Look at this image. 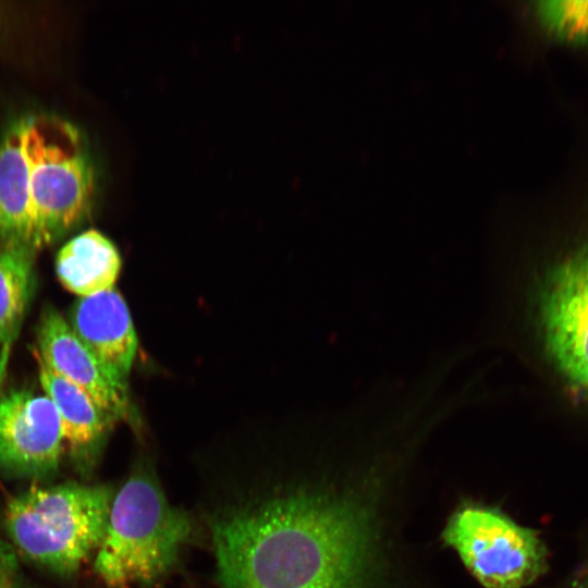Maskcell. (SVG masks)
Wrapping results in <instances>:
<instances>
[{"label":"cell","mask_w":588,"mask_h":588,"mask_svg":"<svg viewBox=\"0 0 588 588\" xmlns=\"http://www.w3.org/2000/svg\"><path fill=\"white\" fill-rule=\"evenodd\" d=\"M30 245L0 246V343H9L22 323L35 282Z\"/></svg>","instance_id":"13"},{"label":"cell","mask_w":588,"mask_h":588,"mask_svg":"<svg viewBox=\"0 0 588 588\" xmlns=\"http://www.w3.org/2000/svg\"><path fill=\"white\" fill-rule=\"evenodd\" d=\"M0 588H24L14 549L0 539Z\"/></svg>","instance_id":"15"},{"label":"cell","mask_w":588,"mask_h":588,"mask_svg":"<svg viewBox=\"0 0 588 588\" xmlns=\"http://www.w3.org/2000/svg\"><path fill=\"white\" fill-rule=\"evenodd\" d=\"M192 535V520L139 465L113 497L95 569L111 587L150 586L168 574Z\"/></svg>","instance_id":"2"},{"label":"cell","mask_w":588,"mask_h":588,"mask_svg":"<svg viewBox=\"0 0 588 588\" xmlns=\"http://www.w3.org/2000/svg\"><path fill=\"white\" fill-rule=\"evenodd\" d=\"M33 355L45 394L59 413L64 443L69 446L72 461L81 473L89 474L113 422L83 390L51 370L36 348Z\"/></svg>","instance_id":"10"},{"label":"cell","mask_w":588,"mask_h":588,"mask_svg":"<svg viewBox=\"0 0 588 588\" xmlns=\"http://www.w3.org/2000/svg\"><path fill=\"white\" fill-rule=\"evenodd\" d=\"M443 541L486 588H523L548 568V552L538 534L503 512L465 504L449 518Z\"/></svg>","instance_id":"5"},{"label":"cell","mask_w":588,"mask_h":588,"mask_svg":"<svg viewBox=\"0 0 588 588\" xmlns=\"http://www.w3.org/2000/svg\"><path fill=\"white\" fill-rule=\"evenodd\" d=\"M35 243L24 120L12 124L0 143V246Z\"/></svg>","instance_id":"11"},{"label":"cell","mask_w":588,"mask_h":588,"mask_svg":"<svg viewBox=\"0 0 588 588\" xmlns=\"http://www.w3.org/2000/svg\"><path fill=\"white\" fill-rule=\"evenodd\" d=\"M121 266L118 248L97 230L73 237L59 250L56 259L60 282L81 297L113 287Z\"/></svg>","instance_id":"12"},{"label":"cell","mask_w":588,"mask_h":588,"mask_svg":"<svg viewBox=\"0 0 588 588\" xmlns=\"http://www.w3.org/2000/svg\"><path fill=\"white\" fill-rule=\"evenodd\" d=\"M112 500V490L106 486L32 487L9 502L4 524L25 556L68 575L99 548Z\"/></svg>","instance_id":"3"},{"label":"cell","mask_w":588,"mask_h":588,"mask_svg":"<svg viewBox=\"0 0 588 588\" xmlns=\"http://www.w3.org/2000/svg\"><path fill=\"white\" fill-rule=\"evenodd\" d=\"M70 326L106 373L127 388L138 340L126 302L114 287L78 298Z\"/></svg>","instance_id":"9"},{"label":"cell","mask_w":588,"mask_h":588,"mask_svg":"<svg viewBox=\"0 0 588 588\" xmlns=\"http://www.w3.org/2000/svg\"><path fill=\"white\" fill-rule=\"evenodd\" d=\"M36 334L35 348L42 362L83 390L113 424L122 419L137 420L128 388L120 385L106 373L54 307L44 309Z\"/></svg>","instance_id":"8"},{"label":"cell","mask_w":588,"mask_h":588,"mask_svg":"<svg viewBox=\"0 0 588 588\" xmlns=\"http://www.w3.org/2000/svg\"><path fill=\"white\" fill-rule=\"evenodd\" d=\"M59 413L45 395L10 390L0 396V469L40 478L54 474L63 451Z\"/></svg>","instance_id":"7"},{"label":"cell","mask_w":588,"mask_h":588,"mask_svg":"<svg viewBox=\"0 0 588 588\" xmlns=\"http://www.w3.org/2000/svg\"><path fill=\"white\" fill-rule=\"evenodd\" d=\"M581 588H588V572L583 580Z\"/></svg>","instance_id":"16"},{"label":"cell","mask_w":588,"mask_h":588,"mask_svg":"<svg viewBox=\"0 0 588 588\" xmlns=\"http://www.w3.org/2000/svg\"><path fill=\"white\" fill-rule=\"evenodd\" d=\"M208 524L221 588H367L373 577L372 515L348 493L274 483Z\"/></svg>","instance_id":"1"},{"label":"cell","mask_w":588,"mask_h":588,"mask_svg":"<svg viewBox=\"0 0 588 588\" xmlns=\"http://www.w3.org/2000/svg\"><path fill=\"white\" fill-rule=\"evenodd\" d=\"M35 243L51 244L78 224L90 209L94 168L78 130L52 114L24 120Z\"/></svg>","instance_id":"4"},{"label":"cell","mask_w":588,"mask_h":588,"mask_svg":"<svg viewBox=\"0 0 588 588\" xmlns=\"http://www.w3.org/2000/svg\"><path fill=\"white\" fill-rule=\"evenodd\" d=\"M528 9L549 35L567 44H588V1H534Z\"/></svg>","instance_id":"14"},{"label":"cell","mask_w":588,"mask_h":588,"mask_svg":"<svg viewBox=\"0 0 588 588\" xmlns=\"http://www.w3.org/2000/svg\"><path fill=\"white\" fill-rule=\"evenodd\" d=\"M535 305L537 330L550 359L588 393V243L549 273Z\"/></svg>","instance_id":"6"}]
</instances>
